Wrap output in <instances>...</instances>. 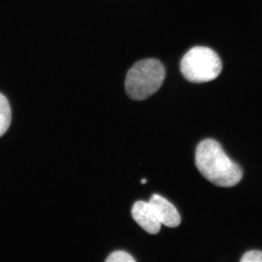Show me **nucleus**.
<instances>
[{"label":"nucleus","mask_w":262,"mask_h":262,"mask_svg":"<svg viewBox=\"0 0 262 262\" xmlns=\"http://www.w3.org/2000/svg\"><path fill=\"white\" fill-rule=\"evenodd\" d=\"M165 70L163 63L149 58L137 62L127 72L125 92L134 101H143L152 96L163 84Z\"/></svg>","instance_id":"obj_2"},{"label":"nucleus","mask_w":262,"mask_h":262,"mask_svg":"<svg viewBox=\"0 0 262 262\" xmlns=\"http://www.w3.org/2000/svg\"><path fill=\"white\" fill-rule=\"evenodd\" d=\"M180 69L188 81L201 83L215 80L222 72V63L220 56L211 48L196 46L183 57Z\"/></svg>","instance_id":"obj_3"},{"label":"nucleus","mask_w":262,"mask_h":262,"mask_svg":"<svg viewBox=\"0 0 262 262\" xmlns=\"http://www.w3.org/2000/svg\"><path fill=\"white\" fill-rule=\"evenodd\" d=\"M11 122V108L9 101L4 95L0 94V136L3 135Z\"/></svg>","instance_id":"obj_6"},{"label":"nucleus","mask_w":262,"mask_h":262,"mask_svg":"<svg viewBox=\"0 0 262 262\" xmlns=\"http://www.w3.org/2000/svg\"><path fill=\"white\" fill-rule=\"evenodd\" d=\"M162 225L177 227L181 224V215L175 206L163 196L154 194L149 200Z\"/></svg>","instance_id":"obj_5"},{"label":"nucleus","mask_w":262,"mask_h":262,"mask_svg":"<svg viewBox=\"0 0 262 262\" xmlns=\"http://www.w3.org/2000/svg\"><path fill=\"white\" fill-rule=\"evenodd\" d=\"M241 261L242 262H262V251H248L243 256Z\"/></svg>","instance_id":"obj_8"},{"label":"nucleus","mask_w":262,"mask_h":262,"mask_svg":"<svg viewBox=\"0 0 262 262\" xmlns=\"http://www.w3.org/2000/svg\"><path fill=\"white\" fill-rule=\"evenodd\" d=\"M141 183L142 184H145L146 183H147V180H146L145 179H142V180L141 181Z\"/></svg>","instance_id":"obj_9"},{"label":"nucleus","mask_w":262,"mask_h":262,"mask_svg":"<svg viewBox=\"0 0 262 262\" xmlns=\"http://www.w3.org/2000/svg\"><path fill=\"white\" fill-rule=\"evenodd\" d=\"M106 262H135L136 260L128 253L118 251L112 253L106 259Z\"/></svg>","instance_id":"obj_7"},{"label":"nucleus","mask_w":262,"mask_h":262,"mask_svg":"<svg viewBox=\"0 0 262 262\" xmlns=\"http://www.w3.org/2000/svg\"><path fill=\"white\" fill-rule=\"evenodd\" d=\"M133 218L146 232L158 234L161 228V222L149 202L138 201L133 206Z\"/></svg>","instance_id":"obj_4"},{"label":"nucleus","mask_w":262,"mask_h":262,"mask_svg":"<svg viewBox=\"0 0 262 262\" xmlns=\"http://www.w3.org/2000/svg\"><path fill=\"white\" fill-rule=\"evenodd\" d=\"M195 165L207 180L218 187H233L242 179V169L213 139H205L196 146Z\"/></svg>","instance_id":"obj_1"}]
</instances>
